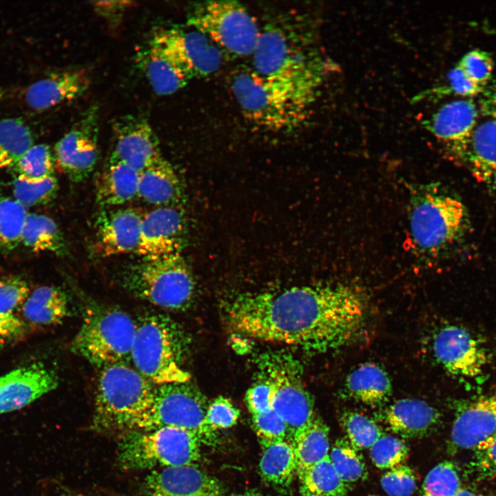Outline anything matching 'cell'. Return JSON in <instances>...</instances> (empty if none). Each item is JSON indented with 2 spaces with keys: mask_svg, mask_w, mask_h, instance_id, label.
I'll return each instance as SVG.
<instances>
[{
  "mask_svg": "<svg viewBox=\"0 0 496 496\" xmlns=\"http://www.w3.org/2000/svg\"><path fill=\"white\" fill-rule=\"evenodd\" d=\"M365 303L347 285L301 286L242 295L228 305L227 313L236 331L253 338L326 352L358 334Z\"/></svg>",
  "mask_w": 496,
  "mask_h": 496,
  "instance_id": "cell-1",
  "label": "cell"
},
{
  "mask_svg": "<svg viewBox=\"0 0 496 496\" xmlns=\"http://www.w3.org/2000/svg\"><path fill=\"white\" fill-rule=\"evenodd\" d=\"M326 68L262 76L248 70L232 81L234 95L252 124L274 131L293 130L302 124L315 102Z\"/></svg>",
  "mask_w": 496,
  "mask_h": 496,
  "instance_id": "cell-2",
  "label": "cell"
},
{
  "mask_svg": "<svg viewBox=\"0 0 496 496\" xmlns=\"http://www.w3.org/2000/svg\"><path fill=\"white\" fill-rule=\"evenodd\" d=\"M413 242L421 253L438 256L466 235L470 219L461 200L435 184L415 187L409 200Z\"/></svg>",
  "mask_w": 496,
  "mask_h": 496,
  "instance_id": "cell-3",
  "label": "cell"
},
{
  "mask_svg": "<svg viewBox=\"0 0 496 496\" xmlns=\"http://www.w3.org/2000/svg\"><path fill=\"white\" fill-rule=\"evenodd\" d=\"M99 369L93 428L99 431L133 430L152 404L154 384L125 363Z\"/></svg>",
  "mask_w": 496,
  "mask_h": 496,
  "instance_id": "cell-4",
  "label": "cell"
},
{
  "mask_svg": "<svg viewBox=\"0 0 496 496\" xmlns=\"http://www.w3.org/2000/svg\"><path fill=\"white\" fill-rule=\"evenodd\" d=\"M185 340L169 318L149 315L136 322L131 361L134 369L154 385L191 379L183 367Z\"/></svg>",
  "mask_w": 496,
  "mask_h": 496,
  "instance_id": "cell-5",
  "label": "cell"
},
{
  "mask_svg": "<svg viewBox=\"0 0 496 496\" xmlns=\"http://www.w3.org/2000/svg\"><path fill=\"white\" fill-rule=\"evenodd\" d=\"M201 444L195 433L177 427L131 430L118 444V461L126 470L194 465L200 457Z\"/></svg>",
  "mask_w": 496,
  "mask_h": 496,
  "instance_id": "cell-6",
  "label": "cell"
},
{
  "mask_svg": "<svg viewBox=\"0 0 496 496\" xmlns=\"http://www.w3.org/2000/svg\"><path fill=\"white\" fill-rule=\"evenodd\" d=\"M122 283L133 296L169 310L187 307L194 293L191 269L181 253L132 263Z\"/></svg>",
  "mask_w": 496,
  "mask_h": 496,
  "instance_id": "cell-7",
  "label": "cell"
},
{
  "mask_svg": "<svg viewBox=\"0 0 496 496\" xmlns=\"http://www.w3.org/2000/svg\"><path fill=\"white\" fill-rule=\"evenodd\" d=\"M136 322L125 312L103 305L87 308L72 342V350L92 364L105 366L131 361Z\"/></svg>",
  "mask_w": 496,
  "mask_h": 496,
  "instance_id": "cell-8",
  "label": "cell"
},
{
  "mask_svg": "<svg viewBox=\"0 0 496 496\" xmlns=\"http://www.w3.org/2000/svg\"><path fill=\"white\" fill-rule=\"evenodd\" d=\"M187 25L204 34L223 54L235 57L251 56L261 32L244 6L229 0L193 6L187 14Z\"/></svg>",
  "mask_w": 496,
  "mask_h": 496,
  "instance_id": "cell-9",
  "label": "cell"
},
{
  "mask_svg": "<svg viewBox=\"0 0 496 496\" xmlns=\"http://www.w3.org/2000/svg\"><path fill=\"white\" fill-rule=\"evenodd\" d=\"M209 403L190 380L154 385L152 404L133 430L177 427L195 433L202 444H214L216 431L205 420Z\"/></svg>",
  "mask_w": 496,
  "mask_h": 496,
  "instance_id": "cell-10",
  "label": "cell"
},
{
  "mask_svg": "<svg viewBox=\"0 0 496 496\" xmlns=\"http://www.w3.org/2000/svg\"><path fill=\"white\" fill-rule=\"evenodd\" d=\"M293 22L291 19H279L261 28L251 55L255 72L275 76L327 67Z\"/></svg>",
  "mask_w": 496,
  "mask_h": 496,
  "instance_id": "cell-11",
  "label": "cell"
},
{
  "mask_svg": "<svg viewBox=\"0 0 496 496\" xmlns=\"http://www.w3.org/2000/svg\"><path fill=\"white\" fill-rule=\"evenodd\" d=\"M432 351L444 369L464 380L482 378L490 363V353L484 343L457 325H445L436 331Z\"/></svg>",
  "mask_w": 496,
  "mask_h": 496,
  "instance_id": "cell-12",
  "label": "cell"
},
{
  "mask_svg": "<svg viewBox=\"0 0 496 496\" xmlns=\"http://www.w3.org/2000/svg\"><path fill=\"white\" fill-rule=\"evenodd\" d=\"M150 41L163 49L192 79L214 74L223 62L222 52L204 34L189 27L159 28Z\"/></svg>",
  "mask_w": 496,
  "mask_h": 496,
  "instance_id": "cell-13",
  "label": "cell"
},
{
  "mask_svg": "<svg viewBox=\"0 0 496 496\" xmlns=\"http://www.w3.org/2000/svg\"><path fill=\"white\" fill-rule=\"evenodd\" d=\"M98 110L92 106L56 143L54 161L74 182L85 179L98 159Z\"/></svg>",
  "mask_w": 496,
  "mask_h": 496,
  "instance_id": "cell-14",
  "label": "cell"
},
{
  "mask_svg": "<svg viewBox=\"0 0 496 496\" xmlns=\"http://www.w3.org/2000/svg\"><path fill=\"white\" fill-rule=\"evenodd\" d=\"M496 433V389L455 403L448 451L473 449Z\"/></svg>",
  "mask_w": 496,
  "mask_h": 496,
  "instance_id": "cell-15",
  "label": "cell"
},
{
  "mask_svg": "<svg viewBox=\"0 0 496 496\" xmlns=\"http://www.w3.org/2000/svg\"><path fill=\"white\" fill-rule=\"evenodd\" d=\"M267 377L273 391L272 410L284 422L287 440L296 435L316 415L312 397L296 375L279 366L267 369Z\"/></svg>",
  "mask_w": 496,
  "mask_h": 496,
  "instance_id": "cell-16",
  "label": "cell"
},
{
  "mask_svg": "<svg viewBox=\"0 0 496 496\" xmlns=\"http://www.w3.org/2000/svg\"><path fill=\"white\" fill-rule=\"evenodd\" d=\"M186 223L179 207H160L143 215L136 253L152 259L181 253Z\"/></svg>",
  "mask_w": 496,
  "mask_h": 496,
  "instance_id": "cell-17",
  "label": "cell"
},
{
  "mask_svg": "<svg viewBox=\"0 0 496 496\" xmlns=\"http://www.w3.org/2000/svg\"><path fill=\"white\" fill-rule=\"evenodd\" d=\"M114 145L110 160L127 164L139 173L163 157L159 141L143 118L127 115L113 124Z\"/></svg>",
  "mask_w": 496,
  "mask_h": 496,
  "instance_id": "cell-18",
  "label": "cell"
},
{
  "mask_svg": "<svg viewBox=\"0 0 496 496\" xmlns=\"http://www.w3.org/2000/svg\"><path fill=\"white\" fill-rule=\"evenodd\" d=\"M56 373L43 364L15 369L0 377V415L17 411L53 391Z\"/></svg>",
  "mask_w": 496,
  "mask_h": 496,
  "instance_id": "cell-19",
  "label": "cell"
},
{
  "mask_svg": "<svg viewBox=\"0 0 496 496\" xmlns=\"http://www.w3.org/2000/svg\"><path fill=\"white\" fill-rule=\"evenodd\" d=\"M144 491L146 496H226L220 482L195 465L152 471Z\"/></svg>",
  "mask_w": 496,
  "mask_h": 496,
  "instance_id": "cell-20",
  "label": "cell"
},
{
  "mask_svg": "<svg viewBox=\"0 0 496 496\" xmlns=\"http://www.w3.org/2000/svg\"><path fill=\"white\" fill-rule=\"evenodd\" d=\"M477 180L496 190V121L489 119L476 125L461 142L447 149Z\"/></svg>",
  "mask_w": 496,
  "mask_h": 496,
  "instance_id": "cell-21",
  "label": "cell"
},
{
  "mask_svg": "<svg viewBox=\"0 0 496 496\" xmlns=\"http://www.w3.org/2000/svg\"><path fill=\"white\" fill-rule=\"evenodd\" d=\"M143 215L134 208L101 211L95 223L96 249L99 254L110 257L136 252Z\"/></svg>",
  "mask_w": 496,
  "mask_h": 496,
  "instance_id": "cell-22",
  "label": "cell"
},
{
  "mask_svg": "<svg viewBox=\"0 0 496 496\" xmlns=\"http://www.w3.org/2000/svg\"><path fill=\"white\" fill-rule=\"evenodd\" d=\"M90 85V79L85 70H65L31 84L25 93V99L30 107L43 111L79 97Z\"/></svg>",
  "mask_w": 496,
  "mask_h": 496,
  "instance_id": "cell-23",
  "label": "cell"
},
{
  "mask_svg": "<svg viewBox=\"0 0 496 496\" xmlns=\"http://www.w3.org/2000/svg\"><path fill=\"white\" fill-rule=\"evenodd\" d=\"M381 415L392 432L406 439L428 435L441 422L439 411L417 398L398 400L388 406Z\"/></svg>",
  "mask_w": 496,
  "mask_h": 496,
  "instance_id": "cell-24",
  "label": "cell"
},
{
  "mask_svg": "<svg viewBox=\"0 0 496 496\" xmlns=\"http://www.w3.org/2000/svg\"><path fill=\"white\" fill-rule=\"evenodd\" d=\"M477 116L472 101H453L440 107L424 126L447 150L470 134L476 126Z\"/></svg>",
  "mask_w": 496,
  "mask_h": 496,
  "instance_id": "cell-25",
  "label": "cell"
},
{
  "mask_svg": "<svg viewBox=\"0 0 496 496\" xmlns=\"http://www.w3.org/2000/svg\"><path fill=\"white\" fill-rule=\"evenodd\" d=\"M138 61L152 90L158 95L172 94L192 79L163 49L150 40L139 54Z\"/></svg>",
  "mask_w": 496,
  "mask_h": 496,
  "instance_id": "cell-26",
  "label": "cell"
},
{
  "mask_svg": "<svg viewBox=\"0 0 496 496\" xmlns=\"http://www.w3.org/2000/svg\"><path fill=\"white\" fill-rule=\"evenodd\" d=\"M138 196L158 207H178L182 185L169 161L162 157L140 173Z\"/></svg>",
  "mask_w": 496,
  "mask_h": 496,
  "instance_id": "cell-27",
  "label": "cell"
},
{
  "mask_svg": "<svg viewBox=\"0 0 496 496\" xmlns=\"http://www.w3.org/2000/svg\"><path fill=\"white\" fill-rule=\"evenodd\" d=\"M346 396L367 405L386 402L392 391L388 373L374 363L359 365L347 375L343 388Z\"/></svg>",
  "mask_w": 496,
  "mask_h": 496,
  "instance_id": "cell-28",
  "label": "cell"
},
{
  "mask_svg": "<svg viewBox=\"0 0 496 496\" xmlns=\"http://www.w3.org/2000/svg\"><path fill=\"white\" fill-rule=\"evenodd\" d=\"M140 173L127 164L110 160L96 181V200L104 207L122 205L138 196Z\"/></svg>",
  "mask_w": 496,
  "mask_h": 496,
  "instance_id": "cell-29",
  "label": "cell"
},
{
  "mask_svg": "<svg viewBox=\"0 0 496 496\" xmlns=\"http://www.w3.org/2000/svg\"><path fill=\"white\" fill-rule=\"evenodd\" d=\"M21 311L28 325H56L68 314V299L65 293L59 287L41 286L29 293Z\"/></svg>",
  "mask_w": 496,
  "mask_h": 496,
  "instance_id": "cell-30",
  "label": "cell"
},
{
  "mask_svg": "<svg viewBox=\"0 0 496 496\" xmlns=\"http://www.w3.org/2000/svg\"><path fill=\"white\" fill-rule=\"evenodd\" d=\"M329 428L318 416L303 428L294 437L297 475L329 456Z\"/></svg>",
  "mask_w": 496,
  "mask_h": 496,
  "instance_id": "cell-31",
  "label": "cell"
},
{
  "mask_svg": "<svg viewBox=\"0 0 496 496\" xmlns=\"http://www.w3.org/2000/svg\"><path fill=\"white\" fill-rule=\"evenodd\" d=\"M259 471L262 478L267 482L278 486H289L297 475L292 444L284 440L263 447Z\"/></svg>",
  "mask_w": 496,
  "mask_h": 496,
  "instance_id": "cell-32",
  "label": "cell"
},
{
  "mask_svg": "<svg viewBox=\"0 0 496 496\" xmlns=\"http://www.w3.org/2000/svg\"><path fill=\"white\" fill-rule=\"evenodd\" d=\"M21 242L34 252L48 251L59 256L67 254L65 240L58 225L43 214H28Z\"/></svg>",
  "mask_w": 496,
  "mask_h": 496,
  "instance_id": "cell-33",
  "label": "cell"
},
{
  "mask_svg": "<svg viewBox=\"0 0 496 496\" xmlns=\"http://www.w3.org/2000/svg\"><path fill=\"white\" fill-rule=\"evenodd\" d=\"M300 496H346L348 488L329 456L298 474Z\"/></svg>",
  "mask_w": 496,
  "mask_h": 496,
  "instance_id": "cell-34",
  "label": "cell"
},
{
  "mask_svg": "<svg viewBox=\"0 0 496 496\" xmlns=\"http://www.w3.org/2000/svg\"><path fill=\"white\" fill-rule=\"evenodd\" d=\"M33 145L32 132L23 119L0 120V169L13 167Z\"/></svg>",
  "mask_w": 496,
  "mask_h": 496,
  "instance_id": "cell-35",
  "label": "cell"
},
{
  "mask_svg": "<svg viewBox=\"0 0 496 496\" xmlns=\"http://www.w3.org/2000/svg\"><path fill=\"white\" fill-rule=\"evenodd\" d=\"M329 458L346 484L364 479L367 476L366 466L362 455L347 439L340 438L335 442Z\"/></svg>",
  "mask_w": 496,
  "mask_h": 496,
  "instance_id": "cell-36",
  "label": "cell"
},
{
  "mask_svg": "<svg viewBox=\"0 0 496 496\" xmlns=\"http://www.w3.org/2000/svg\"><path fill=\"white\" fill-rule=\"evenodd\" d=\"M28 214L15 199L0 198V248L10 251L21 242Z\"/></svg>",
  "mask_w": 496,
  "mask_h": 496,
  "instance_id": "cell-37",
  "label": "cell"
},
{
  "mask_svg": "<svg viewBox=\"0 0 496 496\" xmlns=\"http://www.w3.org/2000/svg\"><path fill=\"white\" fill-rule=\"evenodd\" d=\"M58 190L54 176L42 179H30L17 176L13 181L14 199L25 208L51 201Z\"/></svg>",
  "mask_w": 496,
  "mask_h": 496,
  "instance_id": "cell-38",
  "label": "cell"
},
{
  "mask_svg": "<svg viewBox=\"0 0 496 496\" xmlns=\"http://www.w3.org/2000/svg\"><path fill=\"white\" fill-rule=\"evenodd\" d=\"M340 424L349 442L358 450L370 448L384 434L374 420L358 412H344Z\"/></svg>",
  "mask_w": 496,
  "mask_h": 496,
  "instance_id": "cell-39",
  "label": "cell"
},
{
  "mask_svg": "<svg viewBox=\"0 0 496 496\" xmlns=\"http://www.w3.org/2000/svg\"><path fill=\"white\" fill-rule=\"evenodd\" d=\"M461 488L456 466L450 461H444L428 471L420 496H455Z\"/></svg>",
  "mask_w": 496,
  "mask_h": 496,
  "instance_id": "cell-40",
  "label": "cell"
},
{
  "mask_svg": "<svg viewBox=\"0 0 496 496\" xmlns=\"http://www.w3.org/2000/svg\"><path fill=\"white\" fill-rule=\"evenodd\" d=\"M54 155L48 145H33L13 166L19 176L42 179L53 176Z\"/></svg>",
  "mask_w": 496,
  "mask_h": 496,
  "instance_id": "cell-41",
  "label": "cell"
},
{
  "mask_svg": "<svg viewBox=\"0 0 496 496\" xmlns=\"http://www.w3.org/2000/svg\"><path fill=\"white\" fill-rule=\"evenodd\" d=\"M409 449L401 439L384 434L371 447L370 457L376 467L391 469L404 462Z\"/></svg>",
  "mask_w": 496,
  "mask_h": 496,
  "instance_id": "cell-42",
  "label": "cell"
},
{
  "mask_svg": "<svg viewBox=\"0 0 496 496\" xmlns=\"http://www.w3.org/2000/svg\"><path fill=\"white\" fill-rule=\"evenodd\" d=\"M469 462V473L477 481L496 475V433L473 448Z\"/></svg>",
  "mask_w": 496,
  "mask_h": 496,
  "instance_id": "cell-43",
  "label": "cell"
},
{
  "mask_svg": "<svg viewBox=\"0 0 496 496\" xmlns=\"http://www.w3.org/2000/svg\"><path fill=\"white\" fill-rule=\"evenodd\" d=\"M252 423L262 448L287 440L286 425L272 409L252 415Z\"/></svg>",
  "mask_w": 496,
  "mask_h": 496,
  "instance_id": "cell-44",
  "label": "cell"
},
{
  "mask_svg": "<svg viewBox=\"0 0 496 496\" xmlns=\"http://www.w3.org/2000/svg\"><path fill=\"white\" fill-rule=\"evenodd\" d=\"M380 484L389 496H411L416 488L417 478L409 466L401 464L385 473Z\"/></svg>",
  "mask_w": 496,
  "mask_h": 496,
  "instance_id": "cell-45",
  "label": "cell"
},
{
  "mask_svg": "<svg viewBox=\"0 0 496 496\" xmlns=\"http://www.w3.org/2000/svg\"><path fill=\"white\" fill-rule=\"evenodd\" d=\"M30 293L28 283L19 276L0 278V312L14 314Z\"/></svg>",
  "mask_w": 496,
  "mask_h": 496,
  "instance_id": "cell-46",
  "label": "cell"
},
{
  "mask_svg": "<svg viewBox=\"0 0 496 496\" xmlns=\"http://www.w3.org/2000/svg\"><path fill=\"white\" fill-rule=\"evenodd\" d=\"M457 64L472 80L483 86L490 79L494 68L491 55L479 49L467 52Z\"/></svg>",
  "mask_w": 496,
  "mask_h": 496,
  "instance_id": "cell-47",
  "label": "cell"
},
{
  "mask_svg": "<svg viewBox=\"0 0 496 496\" xmlns=\"http://www.w3.org/2000/svg\"><path fill=\"white\" fill-rule=\"evenodd\" d=\"M239 416L238 408L229 399L220 396L209 403L205 420L206 424L216 431L233 426Z\"/></svg>",
  "mask_w": 496,
  "mask_h": 496,
  "instance_id": "cell-48",
  "label": "cell"
},
{
  "mask_svg": "<svg viewBox=\"0 0 496 496\" xmlns=\"http://www.w3.org/2000/svg\"><path fill=\"white\" fill-rule=\"evenodd\" d=\"M448 82L446 87L438 88L441 94L473 96L482 92L484 87L472 80L458 64L448 73Z\"/></svg>",
  "mask_w": 496,
  "mask_h": 496,
  "instance_id": "cell-49",
  "label": "cell"
},
{
  "mask_svg": "<svg viewBox=\"0 0 496 496\" xmlns=\"http://www.w3.org/2000/svg\"><path fill=\"white\" fill-rule=\"evenodd\" d=\"M273 391L267 377L256 383L246 393L245 401L251 415L272 409Z\"/></svg>",
  "mask_w": 496,
  "mask_h": 496,
  "instance_id": "cell-50",
  "label": "cell"
},
{
  "mask_svg": "<svg viewBox=\"0 0 496 496\" xmlns=\"http://www.w3.org/2000/svg\"><path fill=\"white\" fill-rule=\"evenodd\" d=\"M28 324L14 314L0 312V344L17 343L26 338Z\"/></svg>",
  "mask_w": 496,
  "mask_h": 496,
  "instance_id": "cell-51",
  "label": "cell"
},
{
  "mask_svg": "<svg viewBox=\"0 0 496 496\" xmlns=\"http://www.w3.org/2000/svg\"><path fill=\"white\" fill-rule=\"evenodd\" d=\"M92 3L99 15L110 24L116 25L132 3L127 1H101Z\"/></svg>",
  "mask_w": 496,
  "mask_h": 496,
  "instance_id": "cell-52",
  "label": "cell"
},
{
  "mask_svg": "<svg viewBox=\"0 0 496 496\" xmlns=\"http://www.w3.org/2000/svg\"><path fill=\"white\" fill-rule=\"evenodd\" d=\"M481 110L496 121V89L485 94L482 98Z\"/></svg>",
  "mask_w": 496,
  "mask_h": 496,
  "instance_id": "cell-53",
  "label": "cell"
},
{
  "mask_svg": "<svg viewBox=\"0 0 496 496\" xmlns=\"http://www.w3.org/2000/svg\"><path fill=\"white\" fill-rule=\"evenodd\" d=\"M455 496H477L468 488H461Z\"/></svg>",
  "mask_w": 496,
  "mask_h": 496,
  "instance_id": "cell-54",
  "label": "cell"
},
{
  "mask_svg": "<svg viewBox=\"0 0 496 496\" xmlns=\"http://www.w3.org/2000/svg\"><path fill=\"white\" fill-rule=\"evenodd\" d=\"M231 496H261L260 493L254 490H247L240 493L233 494Z\"/></svg>",
  "mask_w": 496,
  "mask_h": 496,
  "instance_id": "cell-55",
  "label": "cell"
},
{
  "mask_svg": "<svg viewBox=\"0 0 496 496\" xmlns=\"http://www.w3.org/2000/svg\"><path fill=\"white\" fill-rule=\"evenodd\" d=\"M477 496H488V495H477Z\"/></svg>",
  "mask_w": 496,
  "mask_h": 496,
  "instance_id": "cell-56",
  "label": "cell"
},
{
  "mask_svg": "<svg viewBox=\"0 0 496 496\" xmlns=\"http://www.w3.org/2000/svg\"><path fill=\"white\" fill-rule=\"evenodd\" d=\"M1 92H0V96H1Z\"/></svg>",
  "mask_w": 496,
  "mask_h": 496,
  "instance_id": "cell-57",
  "label": "cell"
}]
</instances>
